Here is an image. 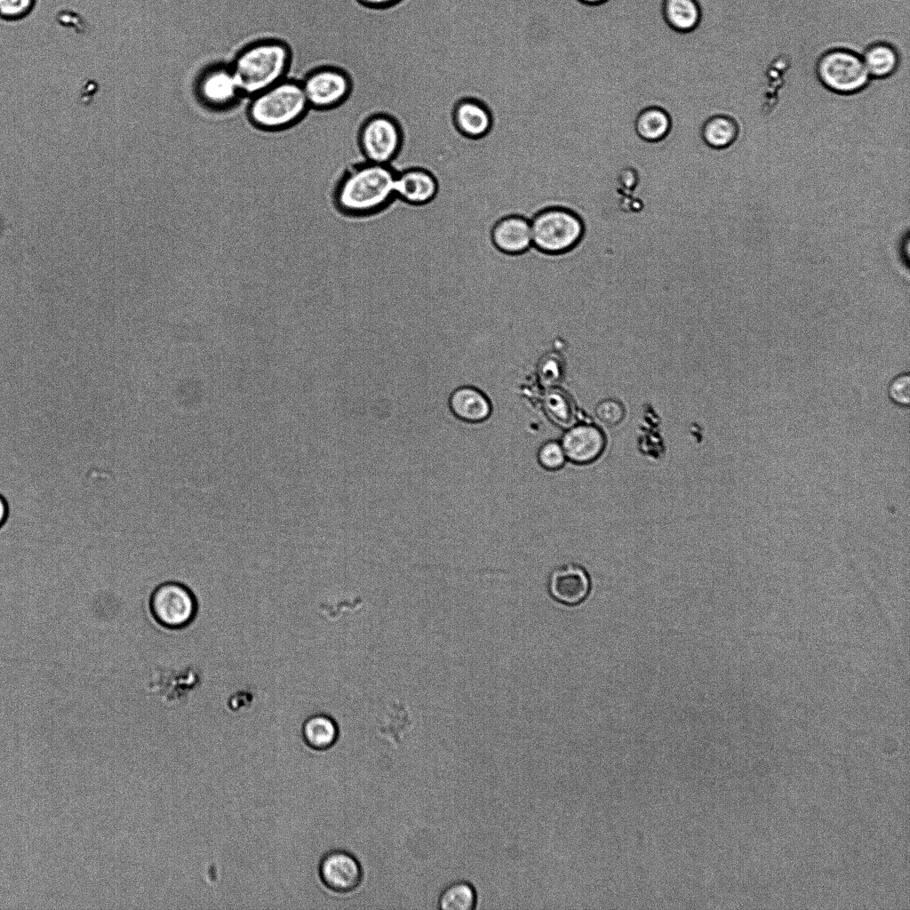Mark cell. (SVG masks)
Wrapping results in <instances>:
<instances>
[{
	"label": "cell",
	"instance_id": "6da1fadb",
	"mask_svg": "<svg viewBox=\"0 0 910 910\" xmlns=\"http://www.w3.org/2000/svg\"><path fill=\"white\" fill-rule=\"evenodd\" d=\"M262 36L291 52L354 62L436 108L456 75L461 39L421 0L386 7L359 0H274Z\"/></svg>",
	"mask_w": 910,
	"mask_h": 910
},
{
	"label": "cell",
	"instance_id": "7a4b0ae2",
	"mask_svg": "<svg viewBox=\"0 0 910 910\" xmlns=\"http://www.w3.org/2000/svg\"><path fill=\"white\" fill-rule=\"evenodd\" d=\"M397 174L388 164L366 162L347 171L325 190L339 218L352 221L373 213L395 196Z\"/></svg>",
	"mask_w": 910,
	"mask_h": 910
},
{
	"label": "cell",
	"instance_id": "3957f363",
	"mask_svg": "<svg viewBox=\"0 0 910 910\" xmlns=\"http://www.w3.org/2000/svg\"><path fill=\"white\" fill-rule=\"evenodd\" d=\"M291 52L279 41L253 43L236 54L229 64L241 93L252 97L286 77Z\"/></svg>",
	"mask_w": 910,
	"mask_h": 910
},
{
	"label": "cell",
	"instance_id": "277c9868",
	"mask_svg": "<svg viewBox=\"0 0 910 910\" xmlns=\"http://www.w3.org/2000/svg\"><path fill=\"white\" fill-rule=\"evenodd\" d=\"M308 108L301 83L284 78L249 97L247 111L253 124L275 131L294 124Z\"/></svg>",
	"mask_w": 910,
	"mask_h": 910
},
{
	"label": "cell",
	"instance_id": "5b68a950",
	"mask_svg": "<svg viewBox=\"0 0 910 910\" xmlns=\"http://www.w3.org/2000/svg\"><path fill=\"white\" fill-rule=\"evenodd\" d=\"M814 72L823 88L839 96L858 94L872 80L861 53L846 46L830 47L819 54Z\"/></svg>",
	"mask_w": 910,
	"mask_h": 910
},
{
	"label": "cell",
	"instance_id": "8992f818",
	"mask_svg": "<svg viewBox=\"0 0 910 910\" xmlns=\"http://www.w3.org/2000/svg\"><path fill=\"white\" fill-rule=\"evenodd\" d=\"M532 246L547 255L566 252L580 241L584 226L573 212L547 207L531 219Z\"/></svg>",
	"mask_w": 910,
	"mask_h": 910
},
{
	"label": "cell",
	"instance_id": "52a82bcc",
	"mask_svg": "<svg viewBox=\"0 0 910 910\" xmlns=\"http://www.w3.org/2000/svg\"><path fill=\"white\" fill-rule=\"evenodd\" d=\"M198 605L192 590L179 581L158 584L148 598V611L154 622L164 629L178 631L195 620Z\"/></svg>",
	"mask_w": 910,
	"mask_h": 910
},
{
	"label": "cell",
	"instance_id": "ba28073f",
	"mask_svg": "<svg viewBox=\"0 0 910 910\" xmlns=\"http://www.w3.org/2000/svg\"><path fill=\"white\" fill-rule=\"evenodd\" d=\"M190 97L201 107L227 108L243 95L229 64H212L201 69L190 83Z\"/></svg>",
	"mask_w": 910,
	"mask_h": 910
},
{
	"label": "cell",
	"instance_id": "9c48e42d",
	"mask_svg": "<svg viewBox=\"0 0 910 910\" xmlns=\"http://www.w3.org/2000/svg\"><path fill=\"white\" fill-rule=\"evenodd\" d=\"M359 141L368 162L387 164L399 150L401 132L392 118L377 115L364 123Z\"/></svg>",
	"mask_w": 910,
	"mask_h": 910
},
{
	"label": "cell",
	"instance_id": "30bf717a",
	"mask_svg": "<svg viewBox=\"0 0 910 910\" xmlns=\"http://www.w3.org/2000/svg\"><path fill=\"white\" fill-rule=\"evenodd\" d=\"M300 83L309 107L316 109H327L339 105L350 92L347 76L331 67L312 71Z\"/></svg>",
	"mask_w": 910,
	"mask_h": 910
},
{
	"label": "cell",
	"instance_id": "8fae6325",
	"mask_svg": "<svg viewBox=\"0 0 910 910\" xmlns=\"http://www.w3.org/2000/svg\"><path fill=\"white\" fill-rule=\"evenodd\" d=\"M318 874L323 884L339 894H347L357 890L364 876L360 861L344 850H332L325 853L319 862Z\"/></svg>",
	"mask_w": 910,
	"mask_h": 910
},
{
	"label": "cell",
	"instance_id": "7c38bea8",
	"mask_svg": "<svg viewBox=\"0 0 910 910\" xmlns=\"http://www.w3.org/2000/svg\"><path fill=\"white\" fill-rule=\"evenodd\" d=\"M590 579L586 570L575 563H567L552 571L548 591L558 603L576 605L582 603L590 591Z\"/></svg>",
	"mask_w": 910,
	"mask_h": 910
},
{
	"label": "cell",
	"instance_id": "4fadbf2b",
	"mask_svg": "<svg viewBox=\"0 0 910 910\" xmlns=\"http://www.w3.org/2000/svg\"><path fill=\"white\" fill-rule=\"evenodd\" d=\"M561 445L571 461L587 464L600 457L604 450L605 438L594 425H577L563 435Z\"/></svg>",
	"mask_w": 910,
	"mask_h": 910
},
{
	"label": "cell",
	"instance_id": "5bb4252c",
	"mask_svg": "<svg viewBox=\"0 0 910 910\" xmlns=\"http://www.w3.org/2000/svg\"><path fill=\"white\" fill-rule=\"evenodd\" d=\"M495 247L507 254H521L532 246L531 220L512 214L499 219L492 228Z\"/></svg>",
	"mask_w": 910,
	"mask_h": 910
},
{
	"label": "cell",
	"instance_id": "9a60e30c",
	"mask_svg": "<svg viewBox=\"0 0 910 910\" xmlns=\"http://www.w3.org/2000/svg\"><path fill=\"white\" fill-rule=\"evenodd\" d=\"M437 192L434 176L422 169H409L397 174L395 196L411 204H424Z\"/></svg>",
	"mask_w": 910,
	"mask_h": 910
},
{
	"label": "cell",
	"instance_id": "2e32d148",
	"mask_svg": "<svg viewBox=\"0 0 910 910\" xmlns=\"http://www.w3.org/2000/svg\"><path fill=\"white\" fill-rule=\"evenodd\" d=\"M740 126L738 119L728 114H716L703 123L700 137L704 144L718 151H728L738 140Z\"/></svg>",
	"mask_w": 910,
	"mask_h": 910
},
{
	"label": "cell",
	"instance_id": "e0dca14e",
	"mask_svg": "<svg viewBox=\"0 0 910 910\" xmlns=\"http://www.w3.org/2000/svg\"><path fill=\"white\" fill-rule=\"evenodd\" d=\"M861 57L871 79L883 80L894 75L900 65V54L894 44L887 41L869 44Z\"/></svg>",
	"mask_w": 910,
	"mask_h": 910
},
{
	"label": "cell",
	"instance_id": "ac0fdd59",
	"mask_svg": "<svg viewBox=\"0 0 910 910\" xmlns=\"http://www.w3.org/2000/svg\"><path fill=\"white\" fill-rule=\"evenodd\" d=\"M450 407L456 417L471 423L485 420L491 411L487 396L470 387L455 390L450 398Z\"/></svg>",
	"mask_w": 910,
	"mask_h": 910
},
{
	"label": "cell",
	"instance_id": "d6986e66",
	"mask_svg": "<svg viewBox=\"0 0 910 910\" xmlns=\"http://www.w3.org/2000/svg\"><path fill=\"white\" fill-rule=\"evenodd\" d=\"M661 14L672 30L685 34L699 25L702 10L698 0H662Z\"/></svg>",
	"mask_w": 910,
	"mask_h": 910
},
{
	"label": "cell",
	"instance_id": "ffe728a7",
	"mask_svg": "<svg viewBox=\"0 0 910 910\" xmlns=\"http://www.w3.org/2000/svg\"><path fill=\"white\" fill-rule=\"evenodd\" d=\"M454 122L458 130L470 138H481L491 128V118L489 111L474 100L459 101L454 109Z\"/></svg>",
	"mask_w": 910,
	"mask_h": 910
},
{
	"label": "cell",
	"instance_id": "44dd1931",
	"mask_svg": "<svg viewBox=\"0 0 910 910\" xmlns=\"http://www.w3.org/2000/svg\"><path fill=\"white\" fill-rule=\"evenodd\" d=\"M301 734L308 747L316 751H325L337 743L339 729L336 721L330 715L315 714L304 721Z\"/></svg>",
	"mask_w": 910,
	"mask_h": 910
},
{
	"label": "cell",
	"instance_id": "7402d4cb",
	"mask_svg": "<svg viewBox=\"0 0 910 910\" xmlns=\"http://www.w3.org/2000/svg\"><path fill=\"white\" fill-rule=\"evenodd\" d=\"M635 132L643 140L658 142L663 140L671 129V118L660 107L651 106L642 109L635 120Z\"/></svg>",
	"mask_w": 910,
	"mask_h": 910
},
{
	"label": "cell",
	"instance_id": "603a6c76",
	"mask_svg": "<svg viewBox=\"0 0 910 910\" xmlns=\"http://www.w3.org/2000/svg\"><path fill=\"white\" fill-rule=\"evenodd\" d=\"M478 895L472 883L456 881L448 884L439 894L437 908L442 910H474Z\"/></svg>",
	"mask_w": 910,
	"mask_h": 910
},
{
	"label": "cell",
	"instance_id": "cb8c5ba5",
	"mask_svg": "<svg viewBox=\"0 0 910 910\" xmlns=\"http://www.w3.org/2000/svg\"><path fill=\"white\" fill-rule=\"evenodd\" d=\"M890 400L899 407H908L910 403V375L903 372L895 376L888 385Z\"/></svg>",
	"mask_w": 910,
	"mask_h": 910
},
{
	"label": "cell",
	"instance_id": "d4e9b609",
	"mask_svg": "<svg viewBox=\"0 0 910 910\" xmlns=\"http://www.w3.org/2000/svg\"><path fill=\"white\" fill-rule=\"evenodd\" d=\"M36 0H0V18L7 21H17L28 16Z\"/></svg>",
	"mask_w": 910,
	"mask_h": 910
},
{
	"label": "cell",
	"instance_id": "484cf974",
	"mask_svg": "<svg viewBox=\"0 0 910 910\" xmlns=\"http://www.w3.org/2000/svg\"><path fill=\"white\" fill-rule=\"evenodd\" d=\"M538 459L543 467L555 470L563 466L566 456L560 443L547 442L540 447Z\"/></svg>",
	"mask_w": 910,
	"mask_h": 910
},
{
	"label": "cell",
	"instance_id": "4316f807",
	"mask_svg": "<svg viewBox=\"0 0 910 910\" xmlns=\"http://www.w3.org/2000/svg\"><path fill=\"white\" fill-rule=\"evenodd\" d=\"M546 408L550 416L562 423L571 416V406L568 398L559 392H551L546 398Z\"/></svg>",
	"mask_w": 910,
	"mask_h": 910
},
{
	"label": "cell",
	"instance_id": "83f0119b",
	"mask_svg": "<svg viewBox=\"0 0 910 910\" xmlns=\"http://www.w3.org/2000/svg\"><path fill=\"white\" fill-rule=\"evenodd\" d=\"M596 415L603 423L614 426L622 420L624 410L618 402L606 400L597 406Z\"/></svg>",
	"mask_w": 910,
	"mask_h": 910
},
{
	"label": "cell",
	"instance_id": "f1b7e54d",
	"mask_svg": "<svg viewBox=\"0 0 910 910\" xmlns=\"http://www.w3.org/2000/svg\"><path fill=\"white\" fill-rule=\"evenodd\" d=\"M10 515L9 504L6 499L0 494V529L6 523Z\"/></svg>",
	"mask_w": 910,
	"mask_h": 910
},
{
	"label": "cell",
	"instance_id": "f546056e",
	"mask_svg": "<svg viewBox=\"0 0 910 910\" xmlns=\"http://www.w3.org/2000/svg\"><path fill=\"white\" fill-rule=\"evenodd\" d=\"M362 4L371 7H386L399 0H359Z\"/></svg>",
	"mask_w": 910,
	"mask_h": 910
},
{
	"label": "cell",
	"instance_id": "4dcf8cb0",
	"mask_svg": "<svg viewBox=\"0 0 910 910\" xmlns=\"http://www.w3.org/2000/svg\"><path fill=\"white\" fill-rule=\"evenodd\" d=\"M579 4L587 6H599L606 4L609 0H576Z\"/></svg>",
	"mask_w": 910,
	"mask_h": 910
}]
</instances>
